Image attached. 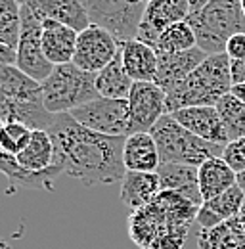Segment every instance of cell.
I'll use <instances>...</instances> for the list:
<instances>
[{
	"instance_id": "ab89813d",
	"label": "cell",
	"mask_w": 245,
	"mask_h": 249,
	"mask_svg": "<svg viewBox=\"0 0 245 249\" xmlns=\"http://www.w3.org/2000/svg\"><path fill=\"white\" fill-rule=\"evenodd\" d=\"M242 10H244V14H245V0H242Z\"/></svg>"
},
{
	"instance_id": "2e32d148",
	"label": "cell",
	"mask_w": 245,
	"mask_h": 249,
	"mask_svg": "<svg viewBox=\"0 0 245 249\" xmlns=\"http://www.w3.org/2000/svg\"><path fill=\"white\" fill-rule=\"evenodd\" d=\"M245 201V192L240 186L230 188L228 192L216 196L209 201H203L199 211H197V220L195 224L201 230L214 228L230 218L238 217L242 211V205Z\"/></svg>"
},
{
	"instance_id": "f1b7e54d",
	"label": "cell",
	"mask_w": 245,
	"mask_h": 249,
	"mask_svg": "<svg viewBox=\"0 0 245 249\" xmlns=\"http://www.w3.org/2000/svg\"><path fill=\"white\" fill-rule=\"evenodd\" d=\"M216 109L220 113V119L224 123L228 140H238L245 136V104L238 100L234 94H226L218 100Z\"/></svg>"
},
{
	"instance_id": "f35d334b",
	"label": "cell",
	"mask_w": 245,
	"mask_h": 249,
	"mask_svg": "<svg viewBox=\"0 0 245 249\" xmlns=\"http://www.w3.org/2000/svg\"><path fill=\"white\" fill-rule=\"evenodd\" d=\"M238 218H240V222H242V226H244V230H245V201H244V205H242V211H240Z\"/></svg>"
},
{
	"instance_id": "4dcf8cb0",
	"label": "cell",
	"mask_w": 245,
	"mask_h": 249,
	"mask_svg": "<svg viewBox=\"0 0 245 249\" xmlns=\"http://www.w3.org/2000/svg\"><path fill=\"white\" fill-rule=\"evenodd\" d=\"M33 128L21 123H4L0 128V148L4 154L18 156L31 142Z\"/></svg>"
},
{
	"instance_id": "ffe728a7",
	"label": "cell",
	"mask_w": 245,
	"mask_h": 249,
	"mask_svg": "<svg viewBox=\"0 0 245 249\" xmlns=\"http://www.w3.org/2000/svg\"><path fill=\"white\" fill-rule=\"evenodd\" d=\"M122 63L134 83H155L157 75V50L140 40H128L121 46Z\"/></svg>"
},
{
	"instance_id": "d590c367",
	"label": "cell",
	"mask_w": 245,
	"mask_h": 249,
	"mask_svg": "<svg viewBox=\"0 0 245 249\" xmlns=\"http://www.w3.org/2000/svg\"><path fill=\"white\" fill-rule=\"evenodd\" d=\"M230 92L234 94L238 100H242V102L245 104V83H244V85H234Z\"/></svg>"
},
{
	"instance_id": "e575fe53",
	"label": "cell",
	"mask_w": 245,
	"mask_h": 249,
	"mask_svg": "<svg viewBox=\"0 0 245 249\" xmlns=\"http://www.w3.org/2000/svg\"><path fill=\"white\" fill-rule=\"evenodd\" d=\"M211 0H190V8H192V14H197L199 10H203ZM190 14V16H192Z\"/></svg>"
},
{
	"instance_id": "7402d4cb",
	"label": "cell",
	"mask_w": 245,
	"mask_h": 249,
	"mask_svg": "<svg viewBox=\"0 0 245 249\" xmlns=\"http://www.w3.org/2000/svg\"><path fill=\"white\" fill-rule=\"evenodd\" d=\"M0 98L14 102H44L42 83L31 79L16 65H0Z\"/></svg>"
},
{
	"instance_id": "ac0fdd59",
	"label": "cell",
	"mask_w": 245,
	"mask_h": 249,
	"mask_svg": "<svg viewBox=\"0 0 245 249\" xmlns=\"http://www.w3.org/2000/svg\"><path fill=\"white\" fill-rule=\"evenodd\" d=\"M122 161L126 171L134 173H157L161 165L159 150L150 132H136L128 134L124 140Z\"/></svg>"
},
{
	"instance_id": "4316f807",
	"label": "cell",
	"mask_w": 245,
	"mask_h": 249,
	"mask_svg": "<svg viewBox=\"0 0 245 249\" xmlns=\"http://www.w3.org/2000/svg\"><path fill=\"white\" fill-rule=\"evenodd\" d=\"M132 87H134V81L130 79V75L124 69L122 54L121 50H119L115 60L96 75V89H98V92H100L102 98L128 100Z\"/></svg>"
},
{
	"instance_id": "4fadbf2b",
	"label": "cell",
	"mask_w": 245,
	"mask_h": 249,
	"mask_svg": "<svg viewBox=\"0 0 245 249\" xmlns=\"http://www.w3.org/2000/svg\"><path fill=\"white\" fill-rule=\"evenodd\" d=\"M157 62V75H155V85H159L165 92L173 90L176 85H180L186 77H190L201 63L207 60L209 54H205L199 46L176 52V54H159Z\"/></svg>"
},
{
	"instance_id": "484cf974",
	"label": "cell",
	"mask_w": 245,
	"mask_h": 249,
	"mask_svg": "<svg viewBox=\"0 0 245 249\" xmlns=\"http://www.w3.org/2000/svg\"><path fill=\"white\" fill-rule=\"evenodd\" d=\"M16 161L33 173L50 169L56 163V146L48 130H33L27 148L16 156Z\"/></svg>"
},
{
	"instance_id": "1f68e13d",
	"label": "cell",
	"mask_w": 245,
	"mask_h": 249,
	"mask_svg": "<svg viewBox=\"0 0 245 249\" xmlns=\"http://www.w3.org/2000/svg\"><path fill=\"white\" fill-rule=\"evenodd\" d=\"M222 159L240 175L245 171V136L244 138H238V140H232L224 146V154Z\"/></svg>"
},
{
	"instance_id": "d4e9b609",
	"label": "cell",
	"mask_w": 245,
	"mask_h": 249,
	"mask_svg": "<svg viewBox=\"0 0 245 249\" xmlns=\"http://www.w3.org/2000/svg\"><path fill=\"white\" fill-rule=\"evenodd\" d=\"M195 242L199 249H245V230L238 217L209 230L195 224Z\"/></svg>"
},
{
	"instance_id": "5bb4252c",
	"label": "cell",
	"mask_w": 245,
	"mask_h": 249,
	"mask_svg": "<svg viewBox=\"0 0 245 249\" xmlns=\"http://www.w3.org/2000/svg\"><path fill=\"white\" fill-rule=\"evenodd\" d=\"M27 6L40 21L52 19L77 33H83L92 25L81 0H31Z\"/></svg>"
},
{
	"instance_id": "f546056e",
	"label": "cell",
	"mask_w": 245,
	"mask_h": 249,
	"mask_svg": "<svg viewBox=\"0 0 245 249\" xmlns=\"http://www.w3.org/2000/svg\"><path fill=\"white\" fill-rule=\"evenodd\" d=\"M197 46L195 33L188 21H178L173 23L167 31L161 35L155 50L159 54H176V52H186Z\"/></svg>"
},
{
	"instance_id": "8992f818",
	"label": "cell",
	"mask_w": 245,
	"mask_h": 249,
	"mask_svg": "<svg viewBox=\"0 0 245 249\" xmlns=\"http://www.w3.org/2000/svg\"><path fill=\"white\" fill-rule=\"evenodd\" d=\"M44 106L50 113H71L73 109L100 98L96 75L79 69L75 63L56 65L50 77L42 83Z\"/></svg>"
},
{
	"instance_id": "8fae6325",
	"label": "cell",
	"mask_w": 245,
	"mask_h": 249,
	"mask_svg": "<svg viewBox=\"0 0 245 249\" xmlns=\"http://www.w3.org/2000/svg\"><path fill=\"white\" fill-rule=\"evenodd\" d=\"M130 134L152 132L155 123L167 115V92L155 83H134L130 96Z\"/></svg>"
},
{
	"instance_id": "9c48e42d",
	"label": "cell",
	"mask_w": 245,
	"mask_h": 249,
	"mask_svg": "<svg viewBox=\"0 0 245 249\" xmlns=\"http://www.w3.org/2000/svg\"><path fill=\"white\" fill-rule=\"evenodd\" d=\"M19 67L31 79L44 83L56 65L46 60L42 50V21L35 16L29 6H21V36L18 46V62Z\"/></svg>"
},
{
	"instance_id": "6da1fadb",
	"label": "cell",
	"mask_w": 245,
	"mask_h": 249,
	"mask_svg": "<svg viewBox=\"0 0 245 249\" xmlns=\"http://www.w3.org/2000/svg\"><path fill=\"white\" fill-rule=\"evenodd\" d=\"M48 132L56 146V161L61 163L65 175L88 188L122 180L126 173L122 161L126 136L94 132L69 113H60Z\"/></svg>"
},
{
	"instance_id": "3957f363",
	"label": "cell",
	"mask_w": 245,
	"mask_h": 249,
	"mask_svg": "<svg viewBox=\"0 0 245 249\" xmlns=\"http://www.w3.org/2000/svg\"><path fill=\"white\" fill-rule=\"evenodd\" d=\"M232 87V60L226 54H211L190 77L167 92V113L193 106H216Z\"/></svg>"
},
{
	"instance_id": "5b68a950",
	"label": "cell",
	"mask_w": 245,
	"mask_h": 249,
	"mask_svg": "<svg viewBox=\"0 0 245 249\" xmlns=\"http://www.w3.org/2000/svg\"><path fill=\"white\" fill-rule=\"evenodd\" d=\"M161 163H182L199 167L213 157H222L224 146L207 142L184 128L171 113L163 115L152 128Z\"/></svg>"
},
{
	"instance_id": "d6a6232c",
	"label": "cell",
	"mask_w": 245,
	"mask_h": 249,
	"mask_svg": "<svg viewBox=\"0 0 245 249\" xmlns=\"http://www.w3.org/2000/svg\"><path fill=\"white\" fill-rule=\"evenodd\" d=\"M224 54H226L232 62L245 60V33H238V35H234V36L228 40Z\"/></svg>"
},
{
	"instance_id": "e0dca14e",
	"label": "cell",
	"mask_w": 245,
	"mask_h": 249,
	"mask_svg": "<svg viewBox=\"0 0 245 249\" xmlns=\"http://www.w3.org/2000/svg\"><path fill=\"white\" fill-rule=\"evenodd\" d=\"M54 113H50L44 102H14L0 98V121L4 123H21L33 130H48L56 123Z\"/></svg>"
},
{
	"instance_id": "ba28073f",
	"label": "cell",
	"mask_w": 245,
	"mask_h": 249,
	"mask_svg": "<svg viewBox=\"0 0 245 249\" xmlns=\"http://www.w3.org/2000/svg\"><path fill=\"white\" fill-rule=\"evenodd\" d=\"M77 123L94 132L107 136H128L130 134V106L128 100L98 98L69 113Z\"/></svg>"
},
{
	"instance_id": "603a6c76",
	"label": "cell",
	"mask_w": 245,
	"mask_h": 249,
	"mask_svg": "<svg viewBox=\"0 0 245 249\" xmlns=\"http://www.w3.org/2000/svg\"><path fill=\"white\" fill-rule=\"evenodd\" d=\"M199 192L203 201H209L216 196L228 192L230 188L238 186V173L222 159V157H213L199 165Z\"/></svg>"
},
{
	"instance_id": "44dd1931",
	"label": "cell",
	"mask_w": 245,
	"mask_h": 249,
	"mask_svg": "<svg viewBox=\"0 0 245 249\" xmlns=\"http://www.w3.org/2000/svg\"><path fill=\"white\" fill-rule=\"evenodd\" d=\"M157 175L163 190L182 194L197 205L203 203V197L199 192V180H197L199 167L182 165V163H161L157 169Z\"/></svg>"
},
{
	"instance_id": "d6986e66",
	"label": "cell",
	"mask_w": 245,
	"mask_h": 249,
	"mask_svg": "<svg viewBox=\"0 0 245 249\" xmlns=\"http://www.w3.org/2000/svg\"><path fill=\"white\" fill-rule=\"evenodd\" d=\"M161 192L163 188L157 173L126 171L121 180V201L130 211L150 205Z\"/></svg>"
},
{
	"instance_id": "7c38bea8",
	"label": "cell",
	"mask_w": 245,
	"mask_h": 249,
	"mask_svg": "<svg viewBox=\"0 0 245 249\" xmlns=\"http://www.w3.org/2000/svg\"><path fill=\"white\" fill-rule=\"evenodd\" d=\"M171 115L182 124L184 128H188L190 132H193L195 136H199L207 142L220 144V146H226L230 142L216 106L184 107V109H178Z\"/></svg>"
},
{
	"instance_id": "836d02e7",
	"label": "cell",
	"mask_w": 245,
	"mask_h": 249,
	"mask_svg": "<svg viewBox=\"0 0 245 249\" xmlns=\"http://www.w3.org/2000/svg\"><path fill=\"white\" fill-rule=\"evenodd\" d=\"M232 81H234V85L245 83V60L232 62Z\"/></svg>"
},
{
	"instance_id": "60d3db41",
	"label": "cell",
	"mask_w": 245,
	"mask_h": 249,
	"mask_svg": "<svg viewBox=\"0 0 245 249\" xmlns=\"http://www.w3.org/2000/svg\"><path fill=\"white\" fill-rule=\"evenodd\" d=\"M142 2H144V4H150V2H153V0H142Z\"/></svg>"
},
{
	"instance_id": "8d00e7d4",
	"label": "cell",
	"mask_w": 245,
	"mask_h": 249,
	"mask_svg": "<svg viewBox=\"0 0 245 249\" xmlns=\"http://www.w3.org/2000/svg\"><path fill=\"white\" fill-rule=\"evenodd\" d=\"M184 249H199L197 248V242H195V226H193V230H192V246H184Z\"/></svg>"
},
{
	"instance_id": "30bf717a",
	"label": "cell",
	"mask_w": 245,
	"mask_h": 249,
	"mask_svg": "<svg viewBox=\"0 0 245 249\" xmlns=\"http://www.w3.org/2000/svg\"><path fill=\"white\" fill-rule=\"evenodd\" d=\"M119 50L121 44L115 40L113 35L98 25H90L88 29L79 33L73 63L83 71L98 75L104 67H107L115 60Z\"/></svg>"
},
{
	"instance_id": "74e56055",
	"label": "cell",
	"mask_w": 245,
	"mask_h": 249,
	"mask_svg": "<svg viewBox=\"0 0 245 249\" xmlns=\"http://www.w3.org/2000/svg\"><path fill=\"white\" fill-rule=\"evenodd\" d=\"M238 186H240V188H242V190L245 192V171H244V173H240V175H238Z\"/></svg>"
},
{
	"instance_id": "83f0119b",
	"label": "cell",
	"mask_w": 245,
	"mask_h": 249,
	"mask_svg": "<svg viewBox=\"0 0 245 249\" xmlns=\"http://www.w3.org/2000/svg\"><path fill=\"white\" fill-rule=\"evenodd\" d=\"M21 36V4L18 0H0V46L18 52Z\"/></svg>"
},
{
	"instance_id": "9a60e30c",
	"label": "cell",
	"mask_w": 245,
	"mask_h": 249,
	"mask_svg": "<svg viewBox=\"0 0 245 249\" xmlns=\"http://www.w3.org/2000/svg\"><path fill=\"white\" fill-rule=\"evenodd\" d=\"M79 33L63 23L44 19L42 21V50L52 65L73 63Z\"/></svg>"
},
{
	"instance_id": "7a4b0ae2",
	"label": "cell",
	"mask_w": 245,
	"mask_h": 249,
	"mask_svg": "<svg viewBox=\"0 0 245 249\" xmlns=\"http://www.w3.org/2000/svg\"><path fill=\"white\" fill-rule=\"evenodd\" d=\"M201 205L163 190L150 205L130 211L128 236L140 249H184Z\"/></svg>"
},
{
	"instance_id": "277c9868",
	"label": "cell",
	"mask_w": 245,
	"mask_h": 249,
	"mask_svg": "<svg viewBox=\"0 0 245 249\" xmlns=\"http://www.w3.org/2000/svg\"><path fill=\"white\" fill-rule=\"evenodd\" d=\"M186 21L195 33L197 46L209 56L224 54L228 40L238 33H245L242 0H211Z\"/></svg>"
},
{
	"instance_id": "cb8c5ba5",
	"label": "cell",
	"mask_w": 245,
	"mask_h": 249,
	"mask_svg": "<svg viewBox=\"0 0 245 249\" xmlns=\"http://www.w3.org/2000/svg\"><path fill=\"white\" fill-rule=\"evenodd\" d=\"M0 169L2 173L18 186L23 188H33V190H52L54 182L58 180L61 173H63V167H61L60 161H56L50 169L46 171H40V173H33L23 169L18 161L16 156H10V154H4L0 156Z\"/></svg>"
},
{
	"instance_id": "52a82bcc",
	"label": "cell",
	"mask_w": 245,
	"mask_h": 249,
	"mask_svg": "<svg viewBox=\"0 0 245 249\" xmlns=\"http://www.w3.org/2000/svg\"><path fill=\"white\" fill-rule=\"evenodd\" d=\"M92 25L113 35L119 44L134 40L146 6L142 0H81Z\"/></svg>"
}]
</instances>
